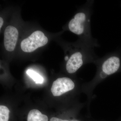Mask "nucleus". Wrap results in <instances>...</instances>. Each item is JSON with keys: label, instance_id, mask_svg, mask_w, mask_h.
Segmentation results:
<instances>
[{"label": "nucleus", "instance_id": "nucleus-10", "mask_svg": "<svg viewBox=\"0 0 121 121\" xmlns=\"http://www.w3.org/2000/svg\"><path fill=\"white\" fill-rule=\"evenodd\" d=\"M50 121H68V120H62L59 119V118H57L55 117H53L52 118L50 119Z\"/></svg>", "mask_w": 121, "mask_h": 121}, {"label": "nucleus", "instance_id": "nucleus-5", "mask_svg": "<svg viewBox=\"0 0 121 121\" xmlns=\"http://www.w3.org/2000/svg\"><path fill=\"white\" fill-rule=\"evenodd\" d=\"M74 83L71 79L63 77L59 78L54 81L51 88V91L54 96H59L73 90Z\"/></svg>", "mask_w": 121, "mask_h": 121}, {"label": "nucleus", "instance_id": "nucleus-9", "mask_svg": "<svg viewBox=\"0 0 121 121\" xmlns=\"http://www.w3.org/2000/svg\"><path fill=\"white\" fill-rule=\"evenodd\" d=\"M9 110L4 106H0V121H9Z\"/></svg>", "mask_w": 121, "mask_h": 121}, {"label": "nucleus", "instance_id": "nucleus-8", "mask_svg": "<svg viewBox=\"0 0 121 121\" xmlns=\"http://www.w3.org/2000/svg\"><path fill=\"white\" fill-rule=\"evenodd\" d=\"M28 75L37 84H41L43 82V78L40 75L32 70L28 69L26 71Z\"/></svg>", "mask_w": 121, "mask_h": 121}, {"label": "nucleus", "instance_id": "nucleus-11", "mask_svg": "<svg viewBox=\"0 0 121 121\" xmlns=\"http://www.w3.org/2000/svg\"><path fill=\"white\" fill-rule=\"evenodd\" d=\"M4 24V20L2 17H0V29H1Z\"/></svg>", "mask_w": 121, "mask_h": 121}, {"label": "nucleus", "instance_id": "nucleus-1", "mask_svg": "<svg viewBox=\"0 0 121 121\" xmlns=\"http://www.w3.org/2000/svg\"><path fill=\"white\" fill-rule=\"evenodd\" d=\"M94 1L88 0L81 7L68 24L69 30L80 37V40L98 47L99 44L97 39L93 38L91 30V17Z\"/></svg>", "mask_w": 121, "mask_h": 121}, {"label": "nucleus", "instance_id": "nucleus-3", "mask_svg": "<svg viewBox=\"0 0 121 121\" xmlns=\"http://www.w3.org/2000/svg\"><path fill=\"white\" fill-rule=\"evenodd\" d=\"M48 41L47 37L41 31H36L22 40L21 43V47L24 52H31L38 48L46 45Z\"/></svg>", "mask_w": 121, "mask_h": 121}, {"label": "nucleus", "instance_id": "nucleus-6", "mask_svg": "<svg viewBox=\"0 0 121 121\" xmlns=\"http://www.w3.org/2000/svg\"><path fill=\"white\" fill-rule=\"evenodd\" d=\"M19 33L17 29L12 26H8L5 30L4 43L7 51L12 52L15 49Z\"/></svg>", "mask_w": 121, "mask_h": 121}, {"label": "nucleus", "instance_id": "nucleus-4", "mask_svg": "<svg viewBox=\"0 0 121 121\" xmlns=\"http://www.w3.org/2000/svg\"><path fill=\"white\" fill-rule=\"evenodd\" d=\"M121 66V60L116 55L110 54L107 56L101 66L99 74H103L107 76L115 73Z\"/></svg>", "mask_w": 121, "mask_h": 121}, {"label": "nucleus", "instance_id": "nucleus-7", "mask_svg": "<svg viewBox=\"0 0 121 121\" xmlns=\"http://www.w3.org/2000/svg\"><path fill=\"white\" fill-rule=\"evenodd\" d=\"M47 116L37 109H33L29 113L27 121H48Z\"/></svg>", "mask_w": 121, "mask_h": 121}, {"label": "nucleus", "instance_id": "nucleus-2", "mask_svg": "<svg viewBox=\"0 0 121 121\" xmlns=\"http://www.w3.org/2000/svg\"><path fill=\"white\" fill-rule=\"evenodd\" d=\"M94 47L80 40L69 57L66 64V70L68 73H75L84 63V60L91 58L94 55Z\"/></svg>", "mask_w": 121, "mask_h": 121}]
</instances>
